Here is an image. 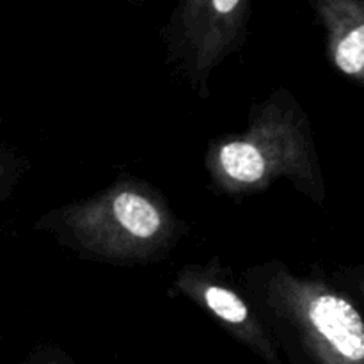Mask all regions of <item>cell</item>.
I'll use <instances>...</instances> for the list:
<instances>
[{
	"mask_svg": "<svg viewBox=\"0 0 364 364\" xmlns=\"http://www.w3.org/2000/svg\"><path fill=\"white\" fill-rule=\"evenodd\" d=\"M311 320L343 358L364 359V323L352 304L336 295H320L311 306Z\"/></svg>",
	"mask_w": 364,
	"mask_h": 364,
	"instance_id": "obj_1",
	"label": "cell"
},
{
	"mask_svg": "<svg viewBox=\"0 0 364 364\" xmlns=\"http://www.w3.org/2000/svg\"><path fill=\"white\" fill-rule=\"evenodd\" d=\"M114 213L124 230L141 238H149L159 231L160 215L155 206L137 194L117 196L114 201Z\"/></svg>",
	"mask_w": 364,
	"mask_h": 364,
	"instance_id": "obj_2",
	"label": "cell"
},
{
	"mask_svg": "<svg viewBox=\"0 0 364 364\" xmlns=\"http://www.w3.org/2000/svg\"><path fill=\"white\" fill-rule=\"evenodd\" d=\"M220 162L233 180L252 183L265 174V159L256 146L249 142H230L220 151Z\"/></svg>",
	"mask_w": 364,
	"mask_h": 364,
	"instance_id": "obj_3",
	"label": "cell"
},
{
	"mask_svg": "<svg viewBox=\"0 0 364 364\" xmlns=\"http://www.w3.org/2000/svg\"><path fill=\"white\" fill-rule=\"evenodd\" d=\"M205 297L210 309L223 320L238 323L244 322V320L247 318V308H245V304L237 297V295L231 294L230 290L212 287L206 290Z\"/></svg>",
	"mask_w": 364,
	"mask_h": 364,
	"instance_id": "obj_4",
	"label": "cell"
},
{
	"mask_svg": "<svg viewBox=\"0 0 364 364\" xmlns=\"http://www.w3.org/2000/svg\"><path fill=\"white\" fill-rule=\"evenodd\" d=\"M336 63L343 73L354 75L364 68V25L348 32L340 43L336 52Z\"/></svg>",
	"mask_w": 364,
	"mask_h": 364,
	"instance_id": "obj_5",
	"label": "cell"
},
{
	"mask_svg": "<svg viewBox=\"0 0 364 364\" xmlns=\"http://www.w3.org/2000/svg\"><path fill=\"white\" fill-rule=\"evenodd\" d=\"M240 2V0H213V6L219 13H230L235 9V6Z\"/></svg>",
	"mask_w": 364,
	"mask_h": 364,
	"instance_id": "obj_6",
	"label": "cell"
}]
</instances>
